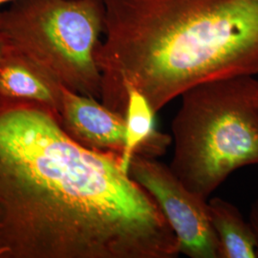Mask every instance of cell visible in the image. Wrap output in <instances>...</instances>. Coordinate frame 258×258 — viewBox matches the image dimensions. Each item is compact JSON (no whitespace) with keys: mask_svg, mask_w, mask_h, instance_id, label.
<instances>
[{"mask_svg":"<svg viewBox=\"0 0 258 258\" xmlns=\"http://www.w3.org/2000/svg\"><path fill=\"white\" fill-rule=\"evenodd\" d=\"M147 98L129 89L124 111V142L120 153V166L129 173L135 156L155 158L163 156L172 143V137L156 129L155 114Z\"/></svg>","mask_w":258,"mask_h":258,"instance_id":"ba28073f","label":"cell"},{"mask_svg":"<svg viewBox=\"0 0 258 258\" xmlns=\"http://www.w3.org/2000/svg\"><path fill=\"white\" fill-rule=\"evenodd\" d=\"M98 100L63 87L57 117L59 124L83 148L120 156L124 142V117Z\"/></svg>","mask_w":258,"mask_h":258,"instance_id":"8992f818","label":"cell"},{"mask_svg":"<svg viewBox=\"0 0 258 258\" xmlns=\"http://www.w3.org/2000/svg\"><path fill=\"white\" fill-rule=\"evenodd\" d=\"M15 1H17V0H0V9L2 7H4L6 4H12Z\"/></svg>","mask_w":258,"mask_h":258,"instance_id":"7c38bea8","label":"cell"},{"mask_svg":"<svg viewBox=\"0 0 258 258\" xmlns=\"http://www.w3.org/2000/svg\"><path fill=\"white\" fill-rule=\"evenodd\" d=\"M129 175L148 191L164 214L180 253L190 258H222L207 200L184 186L169 166L155 158L135 156Z\"/></svg>","mask_w":258,"mask_h":258,"instance_id":"5b68a950","label":"cell"},{"mask_svg":"<svg viewBox=\"0 0 258 258\" xmlns=\"http://www.w3.org/2000/svg\"><path fill=\"white\" fill-rule=\"evenodd\" d=\"M249 224H250L252 230L254 231L255 237H256V240H257L258 245V200H256L251 206L250 213H249Z\"/></svg>","mask_w":258,"mask_h":258,"instance_id":"8fae6325","label":"cell"},{"mask_svg":"<svg viewBox=\"0 0 258 258\" xmlns=\"http://www.w3.org/2000/svg\"><path fill=\"white\" fill-rule=\"evenodd\" d=\"M181 98L171 124L169 167L207 200L233 171L258 165V81L253 76L212 81Z\"/></svg>","mask_w":258,"mask_h":258,"instance_id":"3957f363","label":"cell"},{"mask_svg":"<svg viewBox=\"0 0 258 258\" xmlns=\"http://www.w3.org/2000/svg\"><path fill=\"white\" fill-rule=\"evenodd\" d=\"M178 241L120 157L83 148L57 115L0 100V258H175Z\"/></svg>","mask_w":258,"mask_h":258,"instance_id":"6da1fadb","label":"cell"},{"mask_svg":"<svg viewBox=\"0 0 258 258\" xmlns=\"http://www.w3.org/2000/svg\"><path fill=\"white\" fill-rule=\"evenodd\" d=\"M208 208L222 258L258 257L254 231L233 204L215 197L208 202Z\"/></svg>","mask_w":258,"mask_h":258,"instance_id":"9c48e42d","label":"cell"},{"mask_svg":"<svg viewBox=\"0 0 258 258\" xmlns=\"http://www.w3.org/2000/svg\"><path fill=\"white\" fill-rule=\"evenodd\" d=\"M13 45L9 38L4 33V31L0 27V64L4 60V58L9 54Z\"/></svg>","mask_w":258,"mask_h":258,"instance_id":"30bf717a","label":"cell"},{"mask_svg":"<svg viewBox=\"0 0 258 258\" xmlns=\"http://www.w3.org/2000/svg\"><path fill=\"white\" fill-rule=\"evenodd\" d=\"M63 87L42 65L14 46L0 64V100L37 103L58 117Z\"/></svg>","mask_w":258,"mask_h":258,"instance_id":"52a82bcc","label":"cell"},{"mask_svg":"<svg viewBox=\"0 0 258 258\" xmlns=\"http://www.w3.org/2000/svg\"><path fill=\"white\" fill-rule=\"evenodd\" d=\"M96 58L100 101L124 115L126 92L158 112L201 83L258 74V0H104Z\"/></svg>","mask_w":258,"mask_h":258,"instance_id":"7a4b0ae2","label":"cell"},{"mask_svg":"<svg viewBox=\"0 0 258 258\" xmlns=\"http://www.w3.org/2000/svg\"><path fill=\"white\" fill-rule=\"evenodd\" d=\"M0 27L13 46L64 87L100 100L96 54L105 27L104 0H17L0 10Z\"/></svg>","mask_w":258,"mask_h":258,"instance_id":"277c9868","label":"cell"}]
</instances>
